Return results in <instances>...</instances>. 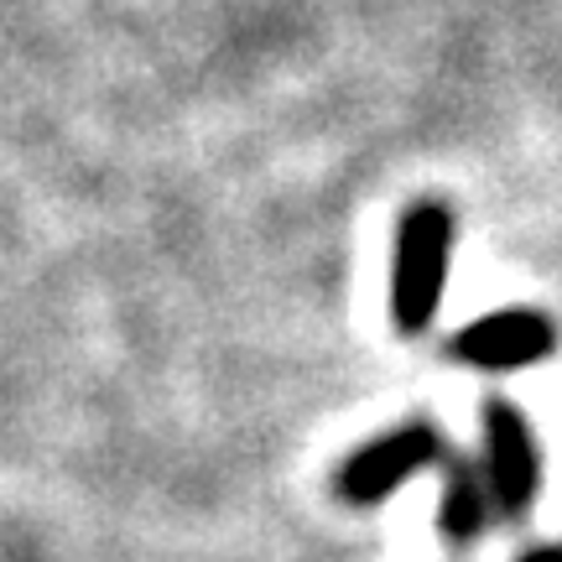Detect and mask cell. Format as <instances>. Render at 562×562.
<instances>
[{
    "mask_svg": "<svg viewBox=\"0 0 562 562\" xmlns=\"http://www.w3.org/2000/svg\"><path fill=\"white\" fill-rule=\"evenodd\" d=\"M495 516V495L484 480L480 459H448L442 463V495H438V531L453 547H469Z\"/></svg>",
    "mask_w": 562,
    "mask_h": 562,
    "instance_id": "cell-5",
    "label": "cell"
},
{
    "mask_svg": "<svg viewBox=\"0 0 562 562\" xmlns=\"http://www.w3.org/2000/svg\"><path fill=\"white\" fill-rule=\"evenodd\" d=\"M480 463L484 480H490V495H495V510L505 521H526L537 510V495H542V438L516 402H484L480 417Z\"/></svg>",
    "mask_w": 562,
    "mask_h": 562,
    "instance_id": "cell-2",
    "label": "cell"
},
{
    "mask_svg": "<svg viewBox=\"0 0 562 562\" xmlns=\"http://www.w3.org/2000/svg\"><path fill=\"white\" fill-rule=\"evenodd\" d=\"M558 323L542 307H495L484 318H469L448 339V360L469 370H531L558 355Z\"/></svg>",
    "mask_w": 562,
    "mask_h": 562,
    "instance_id": "cell-4",
    "label": "cell"
},
{
    "mask_svg": "<svg viewBox=\"0 0 562 562\" xmlns=\"http://www.w3.org/2000/svg\"><path fill=\"white\" fill-rule=\"evenodd\" d=\"M516 562H562V542H552V547H531V552H521Z\"/></svg>",
    "mask_w": 562,
    "mask_h": 562,
    "instance_id": "cell-6",
    "label": "cell"
},
{
    "mask_svg": "<svg viewBox=\"0 0 562 562\" xmlns=\"http://www.w3.org/2000/svg\"><path fill=\"white\" fill-rule=\"evenodd\" d=\"M453 245L459 220L442 199H417L396 220L391 235V323L396 334L417 339L442 313L448 297V271H453Z\"/></svg>",
    "mask_w": 562,
    "mask_h": 562,
    "instance_id": "cell-1",
    "label": "cell"
},
{
    "mask_svg": "<svg viewBox=\"0 0 562 562\" xmlns=\"http://www.w3.org/2000/svg\"><path fill=\"white\" fill-rule=\"evenodd\" d=\"M432 463H448L442 459L438 427L422 417L396 422V427L375 432L370 442H360V448L339 463L334 495H339L344 505H381L385 495H396L402 484H412L422 469H432Z\"/></svg>",
    "mask_w": 562,
    "mask_h": 562,
    "instance_id": "cell-3",
    "label": "cell"
}]
</instances>
